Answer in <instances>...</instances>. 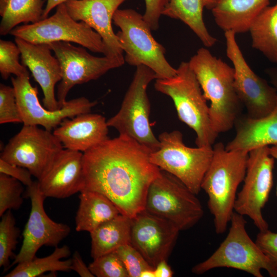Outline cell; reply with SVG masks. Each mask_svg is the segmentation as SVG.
Wrapping results in <instances>:
<instances>
[{"instance_id":"11","label":"cell","mask_w":277,"mask_h":277,"mask_svg":"<svg viewBox=\"0 0 277 277\" xmlns=\"http://www.w3.org/2000/svg\"><path fill=\"white\" fill-rule=\"evenodd\" d=\"M274 164V159L270 155L269 146L250 150L244 184L235 202L234 211L249 217L259 231L268 229L262 210L273 185Z\"/></svg>"},{"instance_id":"16","label":"cell","mask_w":277,"mask_h":277,"mask_svg":"<svg viewBox=\"0 0 277 277\" xmlns=\"http://www.w3.org/2000/svg\"><path fill=\"white\" fill-rule=\"evenodd\" d=\"M26 196L30 199L31 211L23 232L21 249L11 266L32 260L43 246L57 247L71 231L69 225L56 222L46 214L44 207L46 197L39 189L37 180L27 187Z\"/></svg>"},{"instance_id":"17","label":"cell","mask_w":277,"mask_h":277,"mask_svg":"<svg viewBox=\"0 0 277 277\" xmlns=\"http://www.w3.org/2000/svg\"><path fill=\"white\" fill-rule=\"evenodd\" d=\"M180 231L172 223L144 209L132 219L130 244L154 268L168 260Z\"/></svg>"},{"instance_id":"21","label":"cell","mask_w":277,"mask_h":277,"mask_svg":"<svg viewBox=\"0 0 277 277\" xmlns=\"http://www.w3.org/2000/svg\"><path fill=\"white\" fill-rule=\"evenodd\" d=\"M104 116L90 112L64 119L53 131L63 148L84 153L109 138Z\"/></svg>"},{"instance_id":"44","label":"cell","mask_w":277,"mask_h":277,"mask_svg":"<svg viewBox=\"0 0 277 277\" xmlns=\"http://www.w3.org/2000/svg\"><path fill=\"white\" fill-rule=\"evenodd\" d=\"M269 151L270 155L274 160H277V145L269 146ZM276 195L277 196V186L276 188Z\"/></svg>"},{"instance_id":"29","label":"cell","mask_w":277,"mask_h":277,"mask_svg":"<svg viewBox=\"0 0 277 277\" xmlns=\"http://www.w3.org/2000/svg\"><path fill=\"white\" fill-rule=\"evenodd\" d=\"M71 251L67 245L55 247L53 252L44 258L35 257L32 260L17 264L5 277H36L47 272H69L71 259L62 260L70 256Z\"/></svg>"},{"instance_id":"14","label":"cell","mask_w":277,"mask_h":277,"mask_svg":"<svg viewBox=\"0 0 277 277\" xmlns=\"http://www.w3.org/2000/svg\"><path fill=\"white\" fill-rule=\"evenodd\" d=\"M235 33L224 32L226 54L233 64L234 85L247 116L257 119L270 114L277 105V91L265 79L258 75L245 60L235 39Z\"/></svg>"},{"instance_id":"40","label":"cell","mask_w":277,"mask_h":277,"mask_svg":"<svg viewBox=\"0 0 277 277\" xmlns=\"http://www.w3.org/2000/svg\"><path fill=\"white\" fill-rule=\"evenodd\" d=\"M167 260H162L154 267L155 277H172L173 271L168 264Z\"/></svg>"},{"instance_id":"37","label":"cell","mask_w":277,"mask_h":277,"mask_svg":"<svg viewBox=\"0 0 277 277\" xmlns=\"http://www.w3.org/2000/svg\"><path fill=\"white\" fill-rule=\"evenodd\" d=\"M170 0H145V11L143 15L146 23L152 30L159 27L161 16Z\"/></svg>"},{"instance_id":"24","label":"cell","mask_w":277,"mask_h":277,"mask_svg":"<svg viewBox=\"0 0 277 277\" xmlns=\"http://www.w3.org/2000/svg\"><path fill=\"white\" fill-rule=\"evenodd\" d=\"M79 200L75 217L76 231L90 233L102 224L121 214L109 199L98 192L83 190Z\"/></svg>"},{"instance_id":"8","label":"cell","mask_w":277,"mask_h":277,"mask_svg":"<svg viewBox=\"0 0 277 277\" xmlns=\"http://www.w3.org/2000/svg\"><path fill=\"white\" fill-rule=\"evenodd\" d=\"M145 209L172 223L180 231L191 228L204 215L196 194L177 177L162 170L149 187Z\"/></svg>"},{"instance_id":"28","label":"cell","mask_w":277,"mask_h":277,"mask_svg":"<svg viewBox=\"0 0 277 277\" xmlns=\"http://www.w3.org/2000/svg\"><path fill=\"white\" fill-rule=\"evenodd\" d=\"M44 0H0V34L6 35L21 23L43 19Z\"/></svg>"},{"instance_id":"22","label":"cell","mask_w":277,"mask_h":277,"mask_svg":"<svg viewBox=\"0 0 277 277\" xmlns=\"http://www.w3.org/2000/svg\"><path fill=\"white\" fill-rule=\"evenodd\" d=\"M234 126L235 134L225 146L228 150L249 152L258 147L277 145V105L262 118L239 116Z\"/></svg>"},{"instance_id":"7","label":"cell","mask_w":277,"mask_h":277,"mask_svg":"<svg viewBox=\"0 0 277 277\" xmlns=\"http://www.w3.org/2000/svg\"><path fill=\"white\" fill-rule=\"evenodd\" d=\"M159 147L150 155V162L161 170L180 180L198 194L205 174L211 162L212 147L187 146L179 130L164 132L159 136Z\"/></svg>"},{"instance_id":"5","label":"cell","mask_w":277,"mask_h":277,"mask_svg":"<svg viewBox=\"0 0 277 277\" xmlns=\"http://www.w3.org/2000/svg\"><path fill=\"white\" fill-rule=\"evenodd\" d=\"M113 22L120 29L116 35L125 52V62L131 66L148 67L155 72L157 78H170L176 74V69L166 60L165 49L154 38L143 15L132 9H118Z\"/></svg>"},{"instance_id":"9","label":"cell","mask_w":277,"mask_h":277,"mask_svg":"<svg viewBox=\"0 0 277 277\" xmlns=\"http://www.w3.org/2000/svg\"><path fill=\"white\" fill-rule=\"evenodd\" d=\"M157 78L155 72L144 65L136 67L132 81L118 111L107 121L119 135L128 136L152 152L159 147L149 121L150 104L147 94L149 84Z\"/></svg>"},{"instance_id":"1","label":"cell","mask_w":277,"mask_h":277,"mask_svg":"<svg viewBox=\"0 0 277 277\" xmlns=\"http://www.w3.org/2000/svg\"><path fill=\"white\" fill-rule=\"evenodd\" d=\"M152 151L131 137L119 135L83 153V190L109 199L131 219L145 209L149 187L161 169L150 161Z\"/></svg>"},{"instance_id":"42","label":"cell","mask_w":277,"mask_h":277,"mask_svg":"<svg viewBox=\"0 0 277 277\" xmlns=\"http://www.w3.org/2000/svg\"><path fill=\"white\" fill-rule=\"evenodd\" d=\"M265 72L270 80L271 84L277 91V67L267 68Z\"/></svg>"},{"instance_id":"20","label":"cell","mask_w":277,"mask_h":277,"mask_svg":"<svg viewBox=\"0 0 277 277\" xmlns=\"http://www.w3.org/2000/svg\"><path fill=\"white\" fill-rule=\"evenodd\" d=\"M127 0H71L65 3L70 16L88 25L102 37L105 55L124 57L112 26L113 17L119 6Z\"/></svg>"},{"instance_id":"25","label":"cell","mask_w":277,"mask_h":277,"mask_svg":"<svg viewBox=\"0 0 277 277\" xmlns=\"http://www.w3.org/2000/svg\"><path fill=\"white\" fill-rule=\"evenodd\" d=\"M215 0H170L162 15L179 19L187 25L207 48L211 47L217 39L208 32L203 20L205 8L211 10Z\"/></svg>"},{"instance_id":"23","label":"cell","mask_w":277,"mask_h":277,"mask_svg":"<svg viewBox=\"0 0 277 277\" xmlns=\"http://www.w3.org/2000/svg\"><path fill=\"white\" fill-rule=\"evenodd\" d=\"M269 5V0H215L210 11L221 29L236 34L248 31L254 18Z\"/></svg>"},{"instance_id":"39","label":"cell","mask_w":277,"mask_h":277,"mask_svg":"<svg viewBox=\"0 0 277 277\" xmlns=\"http://www.w3.org/2000/svg\"><path fill=\"white\" fill-rule=\"evenodd\" d=\"M71 270L75 271L81 277H94L89 267L86 266L77 251H75L71 258Z\"/></svg>"},{"instance_id":"4","label":"cell","mask_w":277,"mask_h":277,"mask_svg":"<svg viewBox=\"0 0 277 277\" xmlns=\"http://www.w3.org/2000/svg\"><path fill=\"white\" fill-rule=\"evenodd\" d=\"M176 70L171 77L156 79L154 88L172 99L180 120L195 132L196 146L212 147L219 134L213 128L207 100L188 62H181Z\"/></svg>"},{"instance_id":"27","label":"cell","mask_w":277,"mask_h":277,"mask_svg":"<svg viewBox=\"0 0 277 277\" xmlns=\"http://www.w3.org/2000/svg\"><path fill=\"white\" fill-rule=\"evenodd\" d=\"M248 31L252 47L277 63V3L264 8L253 21Z\"/></svg>"},{"instance_id":"35","label":"cell","mask_w":277,"mask_h":277,"mask_svg":"<svg viewBox=\"0 0 277 277\" xmlns=\"http://www.w3.org/2000/svg\"><path fill=\"white\" fill-rule=\"evenodd\" d=\"M22 123L14 88L0 85V124Z\"/></svg>"},{"instance_id":"12","label":"cell","mask_w":277,"mask_h":277,"mask_svg":"<svg viewBox=\"0 0 277 277\" xmlns=\"http://www.w3.org/2000/svg\"><path fill=\"white\" fill-rule=\"evenodd\" d=\"M48 44L61 68L62 80L57 91V100L61 108L74 86L97 80L125 63L124 57L95 56L84 47H76L69 42L59 41Z\"/></svg>"},{"instance_id":"15","label":"cell","mask_w":277,"mask_h":277,"mask_svg":"<svg viewBox=\"0 0 277 277\" xmlns=\"http://www.w3.org/2000/svg\"><path fill=\"white\" fill-rule=\"evenodd\" d=\"M16 99L23 125L41 126L52 132L66 118L91 112L97 104L82 96L66 101L61 109L50 110L42 105L38 98V89L29 81V75L11 77Z\"/></svg>"},{"instance_id":"26","label":"cell","mask_w":277,"mask_h":277,"mask_svg":"<svg viewBox=\"0 0 277 277\" xmlns=\"http://www.w3.org/2000/svg\"><path fill=\"white\" fill-rule=\"evenodd\" d=\"M132 219L120 214L90 233L91 256L95 259L130 244Z\"/></svg>"},{"instance_id":"6","label":"cell","mask_w":277,"mask_h":277,"mask_svg":"<svg viewBox=\"0 0 277 277\" xmlns=\"http://www.w3.org/2000/svg\"><path fill=\"white\" fill-rule=\"evenodd\" d=\"M230 222L229 232L219 247L209 258L194 266L191 272L202 274L215 268H228L263 277L261 271L264 269L274 277L269 260L247 232L244 216L234 211Z\"/></svg>"},{"instance_id":"32","label":"cell","mask_w":277,"mask_h":277,"mask_svg":"<svg viewBox=\"0 0 277 277\" xmlns=\"http://www.w3.org/2000/svg\"><path fill=\"white\" fill-rule=\"evenodd\" d=\"M23 184L17 180L0 173V216L9 210H18L23 203Z\"/></svg>"},{"instance_id":"18","label":"cell","mask_w":277,"mask_h":277,"mask_svg":"<svg viewBox=\"0 0 277 277\" xmlns=\"http://www.w3.org/2000/svg\"><path fill=\"white\" fill-rule=\"evenodd\" d=\"M14 40L21 51L23 65L29 69L42 88L44 106L50 110L61 109L55 86L62 80L61 68L49 44L33 43L19 37Z\"/></svg>"},{"instance_id":"19","label":"cell","mask_w":277,"mask_h":277,"mask_svg":"<svg viewBox=\"0 0 277 277\" xmlns=\"http://www.w3.org/2000/svg\"><path fill=\"white\" fill-rule=\"evenodd\" d=\"M37 181L45 197L65 199L80 192L85 187L83 153L63 149Z\"/></svg>"},{"instance_id":"34","label":"cell","mask_w":277,"mask_h":277,"mask_svg":"<svg viewBox=\"0 0 277 277\" xmlns=\"http://www.w3.org/2000/svg\"><path fill=\"white\" fill-rule=\"evenodd\" d=\"M114 252L123 263L129 277H140L143 270L154 268L131 244L122 246Z\"/></svg>"},{"instance_id":"2","label":"cell","mask_w":277,"mask_h":277,"mask_svg":"<svg viewBox=\"0 0 277 277\" xmlns=\"http://www.w3.org/2000/svg\"><path fill=\"white\" fill-rule=\"evenodd\" d=\"M213 154L201 185L208 196L207 206L213 217L215 231L224 233L234 211L239 185L243 182L248 152L228 150L219 142L212 146Z\"/></svg>"},{"instance_id":"43","label":"cell","mask_w":277,"mask_h":277,"mask_svg":"<svg viewBox=\"0 0 277 277\" xmlns=\"http://www.w3.org/2000/svg\"><path fill=\"white\" fill-rule=\"evenodd\" d=\"M140 277H155L154 268L145 269L141 273Z\"/></svg>"},{"instance_id":"41","label":"cell","mask_w":277,"mask_h":277,"mask_svg":"<svg viewBox=\"0 0 277 277\" xmlns=\"http://www.w3.org/2000/svg\"><path fill=\"white\" fill-rule=\"evenodd\" d=\"M69 1L71 0H47L46 5L44 9L43 19L47 18L51 11L55 7Z\"/></svg>"},{"instance_id":"38","label":"cell","mask_w":277,"mask_h":277,"mask_svg":"<svg viewBox=\"0 0 277 277\" xmlns=\"http://www.w3.org/2000/svg\"><path fill=\"white\" fill-rule=\"evenodd\" d=\"M0 173H3L12 177L23 185L29 187L34 181L32 180V174L26 168L10 164L0 159Z\"/></svg>"},{"instance_id":"3","label":"cell","mask_w":277,"mask_h":277,"mask_svg":"<svg viewBox=\"0 0 277 277\" xmlns=\"http://www.w3.org/2000/svg\"><path fill=\"white\" fill-rule=\"evenodd\" d=\"M207 101L214 130L218 133L231 130L241 111V103L234 85V69L200 48L188 62Z\"/></svg>"},{"instance_id":"31","label":"cell","mask_w":277,"mask_h":277,"mask_svg":"<svg viewBox=\"0 0 277 277\" xmlns=\"http://www.w3.org/2000/svg\"><path fill=\"white\" fill-rule=\"evenodd\" d=\"M21 54L15 43L0 40V73L3 79L7 80L11 74L16 76L29 75L26 67L19 62Z\"/></svg>"},{"instance_id":"33","label":"cell","mask_w":277,"mask_h":277,"mask_svg":"<svg viewBox=\"0 0 277 277\" xmlns=\"http://www.w3.org/2000/svg\"><path fill=\"white\" fill-rule=\"evenodd\" d=\"M88 267L97 277H129L123 263L114 251L93 259Z\"/></svg>"},{"instance_id":"36","label":"cell","mask_w":277,"mask_h":277,"mask_svg":"<svg viewBox=\"0 0 277 277\" xmlns=\"http://www.w3.org/2000/svg\"><path fill=\"white\" fill-rule=\"evenodd\" d=\"M255 242L269 260L274 277H277V233L269 229L259 231Z\"/></svg>"},{"instance_id":"13","label":"cell","mask_w":277,"mask_h":277,"mask_svg":"<svg viewBox=\"0 0 277 277\" xmlns=\"http://www.w3.org/2000/svg\"><path fill=\"white\" fill-rule=\"evenodd\" d=\"M63 149V145L53 132L38 126L23 125L10 139L0 159L27 169L38 180Z\"/></svg>"},{"instance_id":"10","label":"cell","mask_w":277,"mask_h":277,"mask_svg":"<svg viewBox=\"0 0 277 277\" xmlns=\"http://www.w3.org/2000/svg\"><path fill=\"white\" fill-rule=\"evenodd\" d=\"M56 8L51 16L35 23L17 26L9 34L37 44L59 41L76 43L93 52L106 54L103 39L96 31L85 22L74 19L65 3Z\"/></svg>"},{"instance_id":"30","label":"cell","mask_w":277,"mask_h":277,"mask_svg":"<svg viewBox=\"0 0 277 277\" xmlns=\"http://www.w3.org/2000/svg\"><path fill=\"white\" fill-rule=\"evenodd\" d=\"M1 217L0 222V267L7 268L9 260L17 244L20 230L11 210L7 211Z\"/></svg>"}]
</instances>
